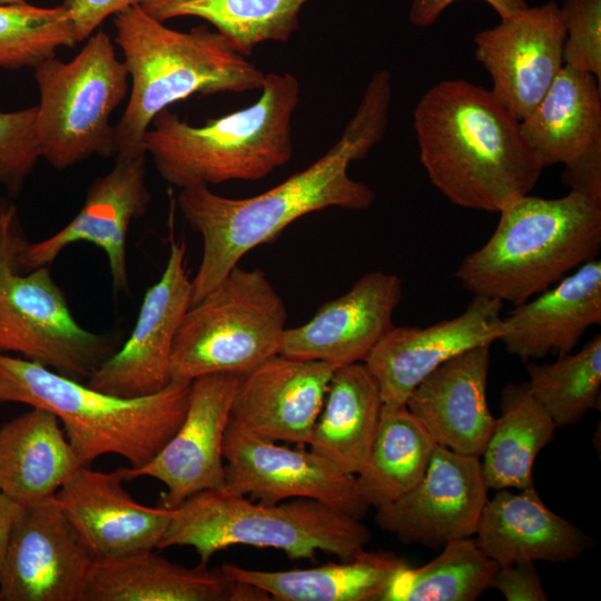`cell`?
<instances>
[{"mask_svg": "<svg viewBox=\"0 0 601 601\" xmlns=\"http://www.w3.org/2000/svg\"><path fill=\"white\" fill-rule=\"evenodd\" d=\"M414 130L430 181L452 204L500 213L535 187L543 165L493 93L464 79L432 86Z\"/></svg>", "mask_w": 601, "mask_h": 601, "instance_id": "6da1fadb", "label": "cell"}, {"mask_svg": "<svg viewBox=\"0 0 601 601\" xmlns=\"http://www.w3.org/2000/svg\"><path fill=\"white\" fill-rule=\"evenodd\" d=\"M380 138L351 118L337 142L319 159L277 186L248 198H228L206 185L181 188L178 207L203 238V255L191 279V305L214 288L253 248L272 242L304 215L337 207L364 210L375 201L366 184L348 175Z\"/></svg>", "mask_w": 601, "mask_h": 601, "instance_id": "7a4b0ae2", "label": "cell"}, {"mask_svg": "<svg viewBox=\"0 0 601 601\" xmlns=\"http://www.w3.org/2000/svg\"><path fill=\"white\" fill-rule=\"evenodd\" d=\"M114 16L115 41L131 78L129 101L115 126L116 158L146 154L142 137L152 119L177 101L263 86L266 73L206 24L187 32L170 29L140 4Z\"/></svg>", "mask_w": 601, "mask_h": 601, "instance_id": "3957f363", "label": "cell"}, {"mask_svg": "<svg viewBox=\"0 0 601 601\" xmlns=\"http://www.w3.org/2000/svg\"><path fill=\"white\" fill-rule=\"evenodd\" d=\"M189 394L190 382L171 381L151 395L119 397L0 352V403L52 412L83 466L107 454L122 456L132 469L146 465L180 426Z\"/></svg>", "mask_w": 601, "mask_h": 601, "instance_id": "277c9868", "label": "cell"}, {"mask_svg": "<svg viewBox=\"0 0 601 601\" xmlns=\"http://www.w3.org/2000/svg\"><path fill=\"white\" fill-rule=\"evenodd\" d=\"M249 107L193 126L167 109L152 119L142 147L168 184L186 188L258 180L293 156L292 119L299 82L289 72L265 75Z\"/></svg>", "mask_w": 601, "mask_h": 601, "instance_id": "5b68a950", "label": "cell"}, {"mask_svg": "<svg viewBox=\"0 0 601 601\" xmlns=\"http://www.w3.org/2000/svg\"><path fill=\"white\" fill-rule=\"evenodd\" d=\"M499 214L492 236L454 273L473 296L519 305L601 249V205L580 194L552 199L525 195Z\"/></svg>", "mask_w": 601, "mask_h": 601, "instance_id": "8992f818", "label": "cell"}, {"mask_svg": "<svg viewBox=\"0 0 601 601\" xmlns=\"http://www.w3.org/2000/svg\"><path fill=\"white\" fill-rule=\"evenodd\" d=\"M371 538L362 520L319 501L298 497L268 504L221 487L198 492L173 509L157 550L191 546L203 565L233 545L277 549L290 560H315L318 552L349 560Z\"/></svg>", "mask_w": 601, "mask_h": 601, "instance_id": "52a82bcc", "label": "cell"}, {"mask_svg": "<svg viewBox=\"0 0 601 601\" xmlns=\"http://www.w3.org/2000/svg\"><path fill=\"white\" fill-rule=\"evenodd\" d=\"M286 322L285 303L265 272L235 266L186 312L171 351L170 382L245 375L279 354Z\"/></svg>", "mask_w": 601, "mask_h": 601, "instance_id": "ba28073f", "label": "cell"}, {"mask_svg": "<svg viewBox=\"0 0 601 601\" xmlns=\"http://www.w3.org/2000/svg\"><path fill=\"white\" fill-rule=\"evenodd\" d=\"M128 71L109 36L92 33L70 61L49 58L35 68L41 158L58 170L89 157L116 156L112 111L128 92Z\"/></svg>", "mask_w": 601, "mask_h": 601, "instance_id": "9c48e42d", "label": "cell"}, {"mask_svg": "<svg viewBox=\"0 0 601 601\" xmlns=\"http://www.w3.org/2000/svg\"><path fill=\"white\" fill-rule=\"evenodd\" d=\"M115 344L77 323L49 267L14 274L0 287L2 353L86 382L117 351Z\"/></svg>", "mask_w": 601, "mask_h": 601, "instance_id": "30bf717a", "label": "cell"}, {"mask_svg": "<svg viewBox=\"0 0 601 601\" xmlns=\"http://www.w3.org/2000/svg\"><path fill=\"white\" fill-rule=\"evenodd\" d=\"M224 460L225 487L252 500L275 504L313 499L359 520L370 510L355 475L339 472L309 450L280 445L231 423Z\"/></svg>", "mask_w": 601, "mask_h": 601, "instance_id": "8fae6325", "label": "cell"}, {"mask_svg": "<svg viewBox=\"0 0 601 601\" xmlns=\"http://www.w3.org/2000/svg\"><path fill=\"white\" fill-rule=\"evenodd\" d=\"M191 305L186 245L171 240L160 278L145 293L127 341L86 381L97 391L119 396L155 394L170 383L175 337Z\"/></svg>", "mask_w": 601, "mask_h": 601, "instance_id": "7c38bea8", "label": "cell"}, {"mask_svg": "<svg viewBox=\"0 0 601 601\" xmlns=\"http://www.w3.org/2000/svg\"><path fill=\"white\" fill-rule=\"evenodd\" d=\"M489 490L481 457L436 445L421 481L376 509L375 521L404 544L443 548L474 535Z\"/></svg>", "mask_w": 601, "mask_h": 601, "instance_id": "4fadbf2b", "label": "cell"}, {"mask_svg": "<svg viewBox=\"0 0 601 601\" xmlns=\"http://www.w3.org/2000/svg\"><path fill=\"white\" fill-rule=\"evenodd\" d=\"M242 376L219 373L193 380L180 426L146 465L124 467L126 481L147 476L161 482L167 489L162 506L168 509L198 492L225 487L224 441Z\"/></svg>", "mask_w": 601, "mask_h": 601, "instance_id": "5bb4252c", "label": "cell"}, {"mask_svg": "<svg viewBox=\"0 0 601 601\" xmlns=\"http://www.w3.org/2000/svg\"><path fill=\"white\" fill-rule=\"evenodd\" d=\"M565 27L560 4L526 7L474 37L476 60L491 92L518 120L543 98L564 66Z\"/></svg>", "mask_w": 601, "mask_h": 601, "instance_id": "9a60e30c", "label": "cell"}, {"mask_svg": "<svg viewBox=\"0 0 601 601\" xmlns=\"http://www.w3.org/2000/svg\"><path fill=\"white\" fill-rule=\"evenodd\" d=\"M93 561L55 496L21 506L0 578V601H82Z\"/></svg>", "mask_w": 601, "mask_h": 601, "instance_id": "2e32d148", "label": "cell"}, {"mask_svg": "<svg viewBox=\"0 0 601 601\" xmlns=\"http://www.w3.org/2000/svg\"><path fill=\"white\" fill-rule=\"evenodd\" d=\"M146 156L117 157L112 169L91 183L83 206L66 226L42 240L30 242L22 260L24 272L49 267L75 243H90L107 256L114 292L127 294L129 227L146 213L150 200Z\"/></svg>", "mask_w": 601, "mask_h": 601, "instance_id": "e0dca14e", "label": "cell"}, {"mask_svg": "<svg viewBox=\"0 0 601 601\" xmlns=\"http://www.w3.org/2000/svg\"><path fill=\"white\" fill-rule=\"evenodd\" d=\"M504 303L473 296L464 312L427 327L393 326L364 364L375 377L384 405H405L414 388L447 359L502 334Z\"/></svg>", "mask_w": 601, "mask_h": 601, "instance_id": "ac0fdd59", "label": "cell"}, {"mask_svg": "<svg viewBox=\"0 0 601 601\" xmlns=\"http://www.w3.org/2000/svg\"><path fill=\"white\" fill-rule=\"evenodd\" d=\"M124 467L110 472L80 466L55 500L95 560L157 550L173 509L136 502L124 487Z\"/></svg>", "mask_w": 601, "mask_h": 601, "instance_id": "d6986e66", "label": "cell"}, {"mask_svg": "<svg viewBox=\"0 0 601 601\" xmlns=\"http://www.w3.org/2000/svg\"><path fill=\"white\" fill-rule=\"evenodd\" d=\"M402 294L397 275L366 273L344 295L324 303L308 322L287 327L279 354L335 368L364 363L394 326L393 315Z\"/></svg>", "mask_w": 601, "mask_h": 601, "instance_id": "ffe728a7", "label": "cell"}, {"mask_svg": "<svg viewBox=\"0 0 601 601\" xmlns=\"http://www.w3.org/2000/svg\"><path fill=\"white\" fill-rule=\"evenodd\" d=\"M334 371L277 354L242 376L229 423L263 439L307 445Z\"/></svg>", "mask_w": 601, "mask_h": 601, "instance_id": "44dd1931", "label": "cell"}, {"mask_svg": "<svg viewBox=\"0 0 601 601\" xmlns=\"http://www.w3.org/2000/svg\"><path fill=\"white\" fill-rule=\"evenodd\" d=\"M491 345L467 349L432 371L405 405L437 445L481 457L495 417L486 402Z\"/></svg>", "mask_w": 601, "mask_h": 601, "instance_id": "7402d4cb", "label": "cell"}, {"mask_svg": "<svg viewBox=\"0 0 601 601\" xmlns=\"http://www.w3.org/2000/svg\"><path fill=\"white\" fill-rule=\"evenodd\" d=\"M151 551L95 560L82 601H268L262 589L219 569L187 568Z\"/></svg>", "mask_w": 601, "mask_h": 601, "instance_id": "603a6c76", "label": "cell"}, {"mask_svg": "<svg viewBox=\"0 0 601 601\" xmlns=\"http://www.w3.org/2000/svg\"><path fill=\"white\" fill-rule=\"evenodd\" d=\"M601 324V262L591 259L559 283L515 305L502 318L499 338L523 362L571 353L593 325Z\"/></svg>", "mask_w": 601, "mask_h": 601, "instance_id": "cb8c5ba5", "label": "cell"}, {"mask_svg": "<svg viewBox=\"0 0 601 601\" xmlns=\"http://www.w3.org/2000/svg\"><path fill=\"white\" fill-rule=\"evenodd\" d=\"M474 535L479 548L499 565L570 562L589 546L583 531L551 511L535 487L520 493L497 490L487 499Z\"/></svg>", "mask_w": 601, "mask_h": 601, "instance_id": "d4e9b609", "label": "cell"}, {"mask_svg": "<svg viewBox=\"0 0 601 601\" xmlns=\"http://www.w3.org/2000/svg\"><path fill=\"white\" fill-rule=\"evenodd\" d=\"M80 466L48 410L32 407L0 427V491L21 506L55 496Z\"/></svg>", "mask_w": 601, "mask_h": 601, "instance_id": "484cf974", "label": "cell"}, {"mask_svg": "<svg viewBox=\"0 0 601 601\" xmlns=\"http://www.w3.org/2000/svg\"><path fill=\"white\" fill-rule=\"evenodd\" d=\"M383 406L380 386L364 363L335 368L309 451L339 472L356 476L370 456Z\"/></svg>", "mask_w": 601, "mask_h": 601, "instance_id": "4316f807", "label": "cell"}, {"mask_svg": "<svg viewBox=\"0 0 601 601\" xmlns=\"http://www.w3.org/2000/svg\"><path fill=\"white\" fill-rule=\"evenodd\" d=\"M406 562L390 551L364 550L349 560L314 568L254 570L233 563L227 578L255 585L277 601H382L393 574Z\"/></svg>", "mask_w": 601, "mask_h": 601, "instance_id": "83f0119b", "label": "cell"}, {"mask_svg": "<svg viewBox=\"0 0 601 601\" xmlns=\"http://www.w3.org/2000/svg\"><path fill=\"white\" fill-rule=\"evenodd\" d=\"M520 124L543 167L565 165L601 139V83L592 73L564 65Z\"/></svg>", "mask_w": 601, "mask_h": 601, "instance_id": "f1b7e54d", "label": "cell"}, {"mask_svg": "<svg viewBox=\"0 0 601 601\" xmlns=\"http://www.w3.org/2000/svg\"><path fill=\"white\" fill-rule=\"evenodd\" d=\"M500 407L501 415L481 455L486 484L496 491L535 487V457L552 440L556 425L526 383L505 385Z\"/></svg>", "mask_w": 601, "mask_h": 601, "instance_id": "f546056e", "label": "cell"}, {"mask_svg": "<svg viewBox=\"0 0 601 601\" xmlns=\"http://www.w3.org/2000/svg\"><path fill=\"white\" fill-rule=\"evenodd\" d=\"M436 445L406 405H384L370 456L356 475L359 494L370 509L387 505L414 487Z\"/></svg>", "mask_w": 601, "mask_h": 601, "instance_id": "4dcf8cb0", "label": "cell"}, {"mask_svg": "<svg viewBox=\"0 0 601 601\" xmlns=\"http://www.w3.org/2000/svg\"><path fill=\"white\" fill-rule=\"evenodd\" d=\"M309 0H142L150 17L165 22L197 17L211 23L244 56L266 41L286 42L299 29V16Z\"/></svg>", "mask_w": 601, "mask_h": 601, "instance_id": "1f68e13d", "label": "cell"}, {"mask_svg": "<svg viewBox=\"0 0 601 601\" xmlns=\"http://www.w3.org/2000/svg\"><path fill=\"white\" fill-rule=\"evenodd\" d=\"M497 569L471 536L452 540L426 564L402 565L382 601H474L490 589Z\"/></svg>", "mask_w": 601, "mask_h": 601, "instance_id": "d6a6232c", "label": "cell"}, {"mask_svg": "<svg viewBox=\"0 0 601 601\" xmlns=\"http://www.w3.org/2000/svg\"><path fill=\"white\" fill-rule=\"evenodd\" d=\"M526 370L531 394L556 427L575 424L599 404L601 335H594L574 354L559 355L553 363L532 362Z\"/></svg>", "mask_w": 601, "mask_h": 601, "instance_id": "836d02e7", "label": "cell"}, {"mask_svg": "<svg viewBox=\"0 0 601 601\" xmlns=\"http://www.w3.org/2000/svg\"><path fill=\"white\" fill-rule=\"evenodd\" d=\"M76 43L72 22L61 4H0V68H36L55 57L59 47Z\"/></svg>", "mask_w": 601, "mask_h": 601, "instance_id": "e575fe53", "label": "cell"}, {"mask_svg": "<svg viewBox=\"0 0 601 601\" xmlns=\"http://www.w3.org/2000/svg\"><path fill=\"white\" fill-rule=\"evenodd\" d=\"M37 106L0 111V186L18 194L41 158L36 127Z\"/></svg>", "mask_w": 601, "mask_h": 601, "instance_id": "d590c367", "label": "cell"}, {"mask_svg": "<svg viewBox=\"0 0 601 601\" xmlns=\"http://www.w3.org/2000/svg\"><path fill=\"white\" fill-rule=\"evenodd\" d=\"M560 8L564 65L592 73L601 83V0H564Z\"/></svg>", "mask_w": 601, "mask_h": 601, "instance_id": "8d00e7d4", "label": "cell"}, {"mask_svg": "<svg viewBox=\"0 0 601 601\" xmlns=\"http://www.w3.org/2000/svg\"><path fill=\"white\" fill-rule=\"evenodd\" d=\"M29 244L17 206L0 196V287L10 276L24 272L22 260Z\"/></svg>", "mask_w": 601, "mask_h": 601, "instance_id": "74e56055", "label": "cell"}, {"mask_svg": "<svg viewBox=\"0 0 601 601\" xmlns=\"http://www.w3.org/2000/svg\"><path fill=\"white\" fill-rule=\"evenodd\" d=\"M490 588L499 590L506 601L548 600L534 562L499 565Z\"/></svg>", "mask_w": 601, "mask_h": 601, "instance_id": "f35d334b", "label": "cell"}, {"mask_svg": "<svg viewBox=\"0 0 601 601\" xmlns=\"http://www.w3.org/2000/svg\"><path fill=\"white\" fill-rule=\"evenodd\" d=\"M564 167L562 183L570 191L601 205V139Z\"/></svg>", "mask_w": 601, "mask_h": 601, "instance_id": "ab89813d", "label": "cell"}, {"mask_svg": "<svg viewBox=\"0 0 601 601\" xmlns=\"http://www.w3.org/2000/svg\"><path fill=\"white\" fill-rule=\"evenodd\" d=\"M142 0H63L72 22L77 42L87 40L93 31L111 14L126 7L139 4Z\"/></svg>", "mask_w": 601, "mask_h": 601, "instance_id": "60d3db41", "label": "cell"}, {"mask_svg": "<svg viewBox=\"0 0 601 601\" xmlns=\"http://www.w3.org/2000/svg\"><path fill=\"white\" fill-rule=\"evenodd\" d=\"M457 0H413L408 13L413 26L425 28L439 19L442 12ZM491 6L501 19L506 18L526 7V0H482Z\"/></svg>", "mask_w": 601, "mask_h": 601, "instance_id": "b9f144b4", "label": "cell"}, {"mask_svg": "<svg viewBox=\"0 0 601 601\" xmlns=\"http://www.w3.org/2000/svg\"><path fill=\"white\" fill-rule=\"evenodd\" d=\"M21 505L17 504L0 491V578L7 556L11 533Z\"/></svg>", "mask_w": 601, "mask_h": 601, "instance_id": "7bdbcfd3", "label": "cell"}, {"mask_svg": "<svg viewBox=\"0 0 601 601\" xmlns=\"http://www.w3.org/2000/svg\"><path fill=\"white\" fill-rule=\"evenodd\" d=\"M26 0H0V4H13V3H21Z\"/></svg>", "mask_w": 601, "mask_h": 601, "instance_id": "ee69618b", "label": "cell"}]
</instances>
